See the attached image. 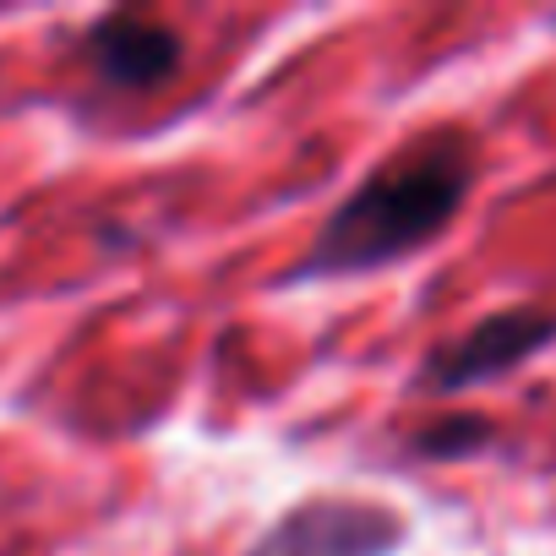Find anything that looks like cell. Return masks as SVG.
Listing matches in <instances>:
<instances>
[{"label": "cell", "mask_w": 556, "mask_h": 556, "mask_svg": "<svg viewBox=\"0 0 556 556\" xmlns=\"http://www.w3.org/2000/svg\"><path fill=\"white\" fill-rule=\"evenodd\" d=\"M480 175L475 137L458 126H431L409 137L393 159H382L312 235L306 256L285 285H317V278H361L382 273L420 245H431L458 207L469 202Z\"/></svg>", "instance_id": "cell-1"}, {"label": "cell", "mask_w": 556, "mask_h": 556, "mask_svg": "<svg viewBox=\"0 0 556 556\" xmlns=\"http://www.w3.org/2000/svg\"><path fill=\"white\" fill-rule=\"evenodd\" d=\"M404 518L366 496H306L278 513L240 556H393Z\"/></svg>", "instance_id": "cell-2"}, {"label": "cell", "mask_w": 556, "mask_h": 556, "mask_svg": "<svg viewBox=\"0 0 556 556\" xmlns=\"http://www.w3.org/2000/svg\"><path fill=\"white\" fill-rule=\"evenodd\" d=\"M551 339H556V306L491 312L426 355V366L415 371V393H464V388L496 382L513 366H523L529 355H540Z\"/></svg>", "instance_id": "cell-3"}, {"label": "cell", "mask_w": 556, "mask_h": 556, "mask_svg": "<svg viewBox=\"0 0 556 556\" xmlns=\"http://www.w3.org/2000/svg\"><path fill=\"white\" fill-rule=\"evenodd\" d=\"M83 61L115 93H153L180 72L186 50L169 23L148 12H110L83 34Z\"/></svg>", "instance_id": "cell-4"}, {"label": "cell", "mask_w": 556, "mask_h": 556, "mask_svg": "<svg viewBox=\"0 0 556 556\" xmlns=\"http://www.w3.org/2000/svg\"><path fill=\"white\" fill-rule=\"evenodd\" d=\"M485 442H491V426L480 415H464V420H447V426L420 431L415 437V453H426V458H458V453H475Z\"/></svg>", "instance_id": "cell-5"}]
</instances>
